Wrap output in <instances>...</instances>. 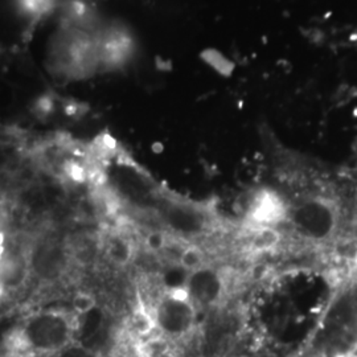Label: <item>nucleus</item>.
I'll return each instance as SVG.
<instances>
[{
	"label": "nucleus",
	"mask_w": 357,
	"mask_h": 357,
	"mask_svg": "<svg viewBox=\"0 0 357 357\" xmlns=\"http://www.w3.org/2000/svg\"><path fill=\"white\" fill-rule=\"evenodd\" d=\"M78 330L75 312L50 310L31 314L7 336L3 356H60L73 347Z\"/></svg>",
	"instance_id": "f257e3e1"
},
{
	"label": "nucleus",
	"mask_w": 357,
	"mask_h": 357,
	"mask_svg": "<svg viewBox=\"0 0 357 357\" xmlns=\"http://www.w3.org/2000/svg\"><path fill=\"white\" fill-rule=\"evenodd\" d=\"M286 224L305 243L328 245L340 231L342 211L331 197L307 196L290 204Z\"/></svg>",
	"instance_id": "f03ea898"
},
{
	"label": "nucleus",
	"mask_w": 357,
	"mask_h": 357,
	"mask_svg": "<svg viewBox=\"0 0 357 357\" xmlns=\"http://www.w3.org/2000/svg\"><path fill=\"white\" fill-rule=\"evenodd\" d=\"M147 307L151 311L156 331L184 349L199 336V310L192 303L184 287L167 291Z\"/></svg>",
	"instance_id": "7ed1b4c3"
},
{
	"label": "nucleus",
	"mask_w": 357,
	"mask_h": 357,
	"mask_svg": "<svg viewBox=\"0 0 357 357\" xmlns=\"http://www.w3.org/2000/svg\"><path fill=\"white\" fill-rule=\"evenodd\" d=\"M230 271L212 264L188 273L185 291L197 310H217L224 306L230 295Z\"/></svg>",
	"instance_id": "20e7f679"
},
{
	"label": "nucleus",
	"mask_w": 357,
	"mask_h": 357,
	"mask_svg": "<svg viewBox=\"0 0 357 357\" xmlns=\"http://www.w3.org/2000/svg\"><path fill=\"white\" fill-rule=\"evenodd\" d=\"M290 211V203L284 200L280 192L262 188L255 191L246 209L248 224L257 227L277 228L286 225Z\"/></svg>",
	"instance_id": "39448f33"
},
{
	"label": "nucleus",
	"mask_w": 357,
	"mask_h": 357,
	"mask_svg": "<svg viewBox=\"0 0 357 357\" xmlns=\"http://www.w3.org/2000/svg\"><path fill=\"white\" fill-rule=\"evenodd\" d=\"M138 246L131 234L122 228L109 230L101 238V250L115 268H128L137 257Z\"/></svg>",
	"instance_id": "423d86ee"
},
{
	"label": "nucleus",
	"mask_w": 357,
	"mask_h": 357,
	"mask_svg": "<svg viewBox=\"0 0 357 357\" xmlns=\"http://www.w3.org/2000/svg\"><path fill=\"white\" fill-rule=\"evenodd\" d=\"M96 305H97L96 298L88 293L76 294L73 298V302H72L73 311L76 312L77 315L88 314L96 307Z\"/></svg>",
	"instance_id": "0eeeda50"
}]
</instances>
